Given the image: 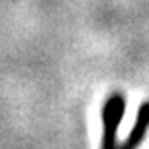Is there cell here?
Listing matches in <instances>:
<instances>
[{
    "label": "cell",
    "instance_id": "1",
    "mask_svg": "<svg viewBox=\"0 0 149 149\" xmlns=\"http://www.w3.org/2000/svg\"><path fill=\"white\" fill-rule=\"evenodd\" d=\"M126 112V97L122 93H112L103 105V139L101 149H118V126Z\"/></svg>",
    "mask_w": 149,
    "mask_h": 149
},
{
    "label": "cell",
    "instance_id": "2",
    "mask_svg": "<svg viewBox=\"0 0 149 149\" xmlns=\"http://www.w3.org/2000/svg\"><path fill=\"white\" fill-rule=\"evenodd\" d=\"M149 130V101L141 103L136 114V122H134L132 130L128 134L126 141L120 145V149H138L141 141L145 139V134Z\"/></svg>",
    "mask_w": 149,
    "mask_h": 149
}]
</instances>
